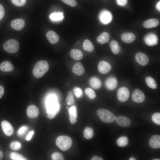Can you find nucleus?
<instances>
[{
  "label": "nucleus",
  "mask_w": 160,
  "mask_h": 160,
  "mask_svg": "<svg viewBox=\"0 0 160 160\" xmlns=\"http://www.w3.org/2000/svg\"><path fill=\"white\" fill-rule=\"evenodd\" d=\"M132 98L135 102L140 103L145 100V96L143 92L140 89H136L134 90L132 93Z\"/></svg>",
  "instance_id": "7"
},
{
  "label": "nucleus",
  "mask_w": 160,
  "mask_h": 160,
  "mask_svg": "<svg viewBox=\"0 0 160 160\" xmlns=\"http://www.w3.org/2000/svg\"><path fill=\"white\" fill-rule=\"evenodd\" d=\"M110 35L106 32L101 34L97 38V41L99 44H103L107 43L109 40Z\"/></svg>",
  "instance_id": "25"
},
{
  "label": "nucleus",
  "mask_w": 160,
  "mask_h": 160,
  "mask_svg": "<svg viewBox=\"0 0 160 160\" xmlns=\"http://www.w3.org/2000/svg\"><path fill=\"white\" fill-rule=\"evenodd\" d=\"M83 47L84 49L89 52H92L94 49V47L91 42L88 39H85L83 43Z\"/></svg>",
  "instance_id": "27"
},
{
  "label": "nucleus",
  "mask_w": 160,
  "mask_h": 160,
  "mask_svg": "<svg viewBox=\"0 0 160 160\" xmlns=\"http://www.w3.org/2000/svg\"><path fill=\"white\" fill-rule=\"evenodd\" d=\"M65 4L72 7H74L77 5L76 0H61Z\"/></svg>",
  "instance_id": "41"
},
{
  "label": "nucleus",
  "mask_w": 160,
  "mask_h": 160,
  "mask_svg": "<svg viewBox=\"0 0 160 160\" xmlns=\"http://www.w3.org/2000/svg\"><path fill=\"white\" fill-rule=\"evenodd\" d=\"M10 146V148L12 150H17L21 148V144L19 142L15 141L11 142Z\"/></svg>",
  "instance_id": "38"
},
{
  "label": "nucleus",
  "mask_w": 160,
  "mask_h": 160,
  "mask_svg": "<svg viewBox=\"0 0 160 160\" xmlns=\"http://www.w3.org/2000/svg\"><path fill=\"white\" fill-rule=\"evenodd\" d=\"M159 24V21L157 19L152 18L145 20L143 25L145 28H149L157 26Z\"/></svg>",
  "instance_id": "20"
},
{
  "label": "nucleus",
  "mask_w": 160,
  "mask_h": 160,
  "mask_svg": "<svg viewBox=\"0 0 160 160\" xmlns=\"http://www.w3.org/2000/svg\"><path fill=\"white\" fill-rule=\"evenodd\" d=\"M145 81L148 86L152 89L157 88V84L154 80L150 76H148L145 79Z\"/></svg>",
  "instance_id": "32"
},
{
  "label": "nucleus",
  "mask_w": 160,
  "mask_h": 160,
  "mask_svg": "<svg viewBox=\"0 0 160 160\" xmlns=\"http://www.w3.org/2000/svg\"><path fill=\"white\" fill-rule=\"evenodd\" d=\"M46 36L49 41L52 44L57 43L59 40L58 35L54 31H49L46 34Z\"/></svg>",
  "instance_id": "17"
},
{
  "label": "nucleus",
  "mask_w": 160,
  "mask_h": 160,
  "mask_svg": "<svg viewBox=\"0 0 160 160\" xmlns=\"http://www.w3.org/2000/svg\"><path fill=\"white\" fill-rule=\"evenodd\" d=\"M129 94V90L127 88L125 87H121L119 89L117 92L118 99L120 102H125L128 100Z\"/></svg>",
  "instance_id": "6"
},
{
  "label": "nucleus",
  "mask_w": 160,
  "mask_h": 160,
  "mask_svg": "<svg viewBox=\"0 0 160 160\" xmlns=\"http://www.w3.org/2000/svg\"><path fill=\"white\" fill-rule=\"evenodd\" d=\"M0 69L3 72H10L14 69L13 65L9 61H3L0 65Z\"/></svg>",
  "instance_id": "23"
},
{
  "label": "nucleus",
  "mask_w": 160,
  "mask_h": 160,
  "mask_svg": "<svg viewBox=\"0 0 160 160\" xmlns=\"http://www.w3.org/2000/svg\"><path fill=\"white\" fill-rule=\"evenodd\" d=\"M69 120L72 124H75L77 121V115L76 106L73 105L68 110Z\"/></svg>",
  "instance_id": "13"
},
{
  "label": "nucleus",
  "mask_w": 160,
  "mask_h": 160,
  "mask_svg": "<svg viewBox=\"0 0 160 160\" xmlns=\"http://www.w3.org/2000/svg\"><path fill=\"white\" fill-rule=\"evenodd\" d=\"M72 143L71 139L66 136H59L56 140V145L63 151H65L68 150L71 147Z\"/></svg>",
  "instance_id": "4"
},
{
  "label": "nucleus",
  "mask_w": 160,
  "mask_h": 160,
  "mask_svg": "<svg viewBox=\"0 0 160 160\" xmlns=\"http://www.w3.org/2000/svg\"><path fill=\"white\" fill-rule=\"evenodd\" d=\"M5 14V10L4 7L0 4V21L4 17Z\"/></svg>",
  "instance_id": "44"
},
{
  "label": "nucleus",
  "mask_w": 160,
  "mask_h": 160,
  "mask_svg": "<svg viewBox=\"0 0 160 160\" xmlns=\"http://www.w3.org/2000/svg\"><path fill=\"white\" fill-rule=\"evenodd\" d=\"M97 113L101 120L106 123H113L117 118L112 112L105 109H99Z\"/></svg>",
  "instance_id": "3"
},
{
  "label": "nucleus",
  "mask_w": 160,
  "mask_h": 160,
  "mask_svg": "<svg viewBox=\"0 0 160 160\" xmlns=\"http://www.w3.org/2000/svg\"><path fill=\"white\" fill-rule=\"evenodd\" d=\"M27 114L30 118H33L38 116L39 113V111L38 108L34 105L29 106L27 110Z\"/></svg>",
  "instance_id": "16"
},
{
  "label": "nucleus",
  "mask_w": 160,
  "mask_h": 160,
  "mask_svg": "<svg viewBox=\"0 0 160 160\" xmlns=\"http://www.w3.org/2000/svg\"><path fill=\"white\" fill-rule=\"evenodd\" d=\"M111 65L106 61H101L98 65V69L101 73L106 74L108 73L111 69Z\"/></svg>",
  "instance_id": "8"
},
{
  "label": "nucleus",
  "mask_w": 160,
  "mask_h": 160,
  "mask_svg": "<svg viewBox=\"0 0 160 160\" xmlns=\"http://www.w3.org/2000/svg\"><path fill=\"white\" fill-rule=\"evenodd\" d=\"M116 1L118 4L121 6H124L127 3V0H116Z\"/></svg>",
  "instance_id": "43"
},
{
  "label": "nucleus",
  "mask_w": 160,
  "mask_h": 160,
  "mask_svg": "<svg viewBox=\"0 0 160 160\" xmlns=\"http://www.w3.org/2000/svg\"><path fill=\"white\" fill-rule=\"evenodd\" d=\"M28 129V127L26 126H24L21 127L18 130V134L19 135H23L26 131Z\"/></svg>",
  "instance_id": "42"
},
{
  "label": "nucleus",
  "mask_w": 160,
  "mask_h": 160,
  "mask_svg": "<svg viewBox=\"0 0 160 160\" xmlns=\"http://www.w3.org/2000/svg\"><path fill=\"white\" fill-rule=\"evenodd\" d=\"M72 71L76 75L78 76L83 75L85 70L82 64L79 62H77L73 65Z\"/></svg>",
  "instance_id": "18"
},
{
  "label": "nucleus",
  "mask_w": 160,
  "mask_h": 160,
  "mask_svg": "<svg viewBox=\"0 0 160 160\" xmlns=\"http://www.w3.org/2000/svg\"><path fill=\"white\" fill-rule=\"evenodd\" d=\"M152 120L155 124L160 125V113L159 112L154 113L152 116Z\"/></svg>",
  "instance_id": "36"
},
{
  "label": "nucleus",
  "mask_w": 160,
  "mask_h": 160,
  "mask_svg": "<svg viewBox=\"0 0 160 160\" xmlns=\"http://www.w3.org/2000/svg\"><path fill=\"white\" fill-rule=\"evenodd\" d=\"M129 160H135V159L133 157H131L129 159Z\"/></svg>",
  "instance_id": "50"
},
{
  "label": "nucleus",
  "mask_w": 160,
  "mask_h": 160,
  "mask_svg": "<svg viewBox=\"0 0 160 160\" xmlns=\"http://www.w3.org/2000/svg\"><path fill=\"white\" fill-rule=\"evenodd\" d=\"M105 87L110 90L114 89L117 85V81L116 78L111 76L107 78L105 82Z\"/></svg>",
  "instance_id": "12"
},
{
  "label": "nucleus",
  "mask_w": 160,
  "mask_h": 160,
  "mask_svg": "<svg viewBox=\"0 0 160 160\" xmlns=\"http://www.w3.org/2000/svg\"><path fill=\"white\" fill-rule=\"evenodd\" d=\"M121 39L124 42L127 43H130L135 40V36L132 33L126 32L122 34Z\"/></svg>",
  "instance_id": "21"
},
{
  "label": "nucleus",
  "mask_w": 160,
  "mask_h": 160,
  "mask_svg": "<svg viewBox=\"0 0 160 160\" xmlns=\"http://www.w3.org/2000/svg\"><path fill=\"white\" fill-rule=\"evenodd\" d=\"M4 93V89L3 87L0 85V99L2 97Z\"/></svg>",
  "instance_id": "46"
},
{
  "label": "nucleus",
  "mask_w": 160,
  "mask_h": 160,
  "mask_svg": "<svg viewBox=\"0 0 160 160\" xmlns=\"http://www.w3.org/2000/svg\"><path fill=\"white\" fill-rule=\"evenodd\" d=\"M34 133L33 131H32L30 132L26 137V140H30L31 138L33 135Z\"/></svg>",
  "instance_id": "45"
},
{
  "label": "nucleus",
  "mask_w": 160,
  "mask_h": 160,
  "mask_svg": "<svg viewBox=\"0 0 160 160\" xmlns=\"http://www.w3.org/2000/svg\"><path fill=\"white\" fill-rule=\"evenodd\" d=\"M109 46L113 53L115 55L118 54L120 52V47L116 40L112 41L109 44Z\"/></svg>",
  "instance_id": "26"
},
{
  "label": "nucleus",
  "mask_w": 160,
  "mask_h": 160,
  "mask_svg": "<svg viewBox=\"0 0 160 160\" xmlns=\"http://www.w3.org/2000/svg\"><path fill=\"white\" fill-rule=\"evenodd\" d=\"M91 160H103V159L100 157L97 156H94L91 159Z\"/></svg>",
  "instance_id": "47"
},
{
  "label": "nucleus",
  "mask_w": 160,
  "mask_h": 160,
  "mask_svg": "<svg viewBox=\"0 0 160 160\" xmlns=\"http://www.w3.org/2000/svg\"><path fill=\"white\" fill-rule=\"evenodd\" d=\"M12 3L15 5L20 7L24 5L26 3V0H11Z\"/></svg>",
  "instance_id": "40"
},
{
  "label": "nucleus",
  "mask_w": 160,
  "mask_h": 160,
  "mask_svg": "<svg viewBox=\"0 0 160 160\" xmlns=\"http://www.w3.org/2000/svg\"><path fill=\"white\" fill-rule=\"evenodd\" d=\"M52 159V160H63L64 157L59 152H55L51 156Z\"/></svg>",
  "instance_id": "37"
},
{
  "label": "nucleus",
  "mask_w": 160,
  "mask_h": 160,
  "mask_svg": "<svg viewBox=\"0 0 160 160\" xmlns=\"http://www.w3.org/2000/svg\"><path fill=\"white\" fill-rule=\"evenodd\" d=\"M3 48L5 51L9 53H15L19 50V44L15 39H9L4 43Z\"/></svg>",
  "instance_id": "5"
},
{
  "label": "nucleus",
  "mask_w": 160,
  "mask_h": 160,
  "mask_svg": "<svg viewBox=\"0 0 160 160\" xmlns=\"http://www.w3.org/2000/svg\"><path fill=\"white\" fill-rule=\"evenodd\" d=\"M85 93L87 96L91 99L95 98L96 95L95 91L90 88H87L84 91Z\"/></svg>",
  "instance_id": "34"
},
{
  "label": "nucleus",
  "mask_w": 160,
  "mask_h": 160,
  "mask_svg": "<svg viewBox=\"0 0 160 160\" xmlns=\"http://www.w3.org/2000/svg\"><path fill=\"white\" fill-rule=\"evenodd\" d=\"M66 101L68 105H72L75 103L74 96L72 91L69 90L68 93Z\"/></svg>",
  "instance_id": "33"
},
{
  "label": "nucleus",
  "mask_w": 160,
  "mask_h": 160,
  "mask_svg": "<svg viewBox=\"0 0 160 160\" xmlns=\"http://www.w3.org/2000/svg\"><path fill=\"white\" fill-rule=\"evenodd\" d=\"M100 18L101 21L104 23L109 22L111 19V14L107 11H105L101 14Z\"/></svg>",
  "instance_id": "29"
},
{
  "label": "nucleus",
  "mask_w": 160,
  "mask_h": 160,
  "mask_svg": "<svg viewBox=\"0 0 160 160\" xmlns=\"http://www.w3.org/2000/svg\"><path fill=\"white\" fill-rule=\"evenodd\" d=\"M116 120L117 124L122 127H128L130 125L131 123L129 118L122 116L117 117Z\"/></svg>",
  "instance_id": "15"
},
{
  "label": "nucleus",
  "mask_w": 160,
  "mask_h": 160,
  "mask_svg": "<svg viewBox=\"0 0 160 160\" xmlns=\"http://www.w3.org/2000/svg\"><path fill=\"white\" fill-rule=\"evenodd\" d=\"M25 24L24 20L22 19H17L12 20L11 26L12 28L17 31L21 30Z\"/></svg>",
  "instance_id": "19"
},
{
  "label": "nucleus",
  "mask_w": 160,
  "mask_h": 160,
  "mask_svg": "<svg viewBox=\"0 0 160 160\" xmlns=\"http://www.w3.org/2000/svg\"><path fill=\"white\" fill-rule=\"evenodd\" d=\"M116 143L119 147H125L128 144V138L125 136L120 137L117 139Z\"/></svg>",
  "instance_id": "30"
},
{
  "label": "nucleus",
  "mask_w": 160,
  "mask_h": 160,
  "mask_svg": "<svg viewBox=\"0 0 160 160\" xmlns=\"http://www.w3.org/2000/svg\"><path fill=\"white\" fill-rule=\"evenodd\" d=\"M160 1H159L158 2V3L156 5V8L159 11H160Z\"/></svg>",
  "instance_id": "48"
},
{
  "label": "nucleus",
  "mask_w": 160,
  "mask_h": 160,
  "mask_svg": "<svg viewBox=\"0 0 160 160\" xmlns=\"http://www.w3.org/2000/svg\"><path fill=\"white\" fill-rule=\"evenodd\" d=\"M94 133L93 129L90 127H85L84 131V136L87 139L92 138L93 136Z\"/></svg>",
  "instance_id": "31"
},
{
  "label": "nucleus",
  "mask_w": 160,
  "mask_h": 160,
  "mask_svg": "<svg viewBox=\"0 0 160 160\" xmlns=\"http://www.w3.org/2000/svg\"><path fill=\"white\" fill-rule=\"evenodd\" d=\"M89 84L90 86L95 89H98L101 86L102 83L100 80L96 76L91 77L89 80Z\"/></svg>",
  "instance_id": "22"
},
{
  "label": "nucleus",
  "mask_w": 160,
  "mask_h": 160,
  "mask_svg": "<svg viewBox=\"0 0 160 160\" xmlns=\"http://www.w3.org/2000/svg\"><path fill=\"white\" fill-rule=\"evenodd\" d=\"M49 69L48 63L45 60H41L35 65L33 70V74L35 77L40 78L45 74Z\"/></svg>",
  "instance_id": "2"
},
{
  "label": "nucleus",
  "mask_w": 160,
  "mask_h": 160,
  "mask_svg": "<svg viewBox=\"0 0 160 160\" xmlns=\"http://www.w3.org/2000/svg\"><path fill=\"white\" fill-rule=\"evenodd\" d=\"M10 157L11 159L13 160H26L23 155L16 152H12L10 154Z\"/></svg>",
  "instance_id": "35"
},
{
  "label": "nucleus",
  "mask_w": 160,
  "mask_h": 160,
  "mask_svg": "<svg viewBox=\"0 0 160 160\" xmlns=\"http://www.w3.org/2000/svg\"><path fill=\"white\" fill-rule=\"evenodd\" d=\"M63 13L61 12H54L51 13L49 16V18L53 21H60L63 18Z\"/></svg>",
  "instance_id": "28"
},
{
  "label": "nucleus",
  "mask_w": 160,
  "mask_h": 160,
  "mask_svg": "<svg viewBox=\"0 0 160 160\" xmlns=\"http://www.w3.org/2000/svg\"><path fill=\"white\" fill-rule=\"evenodd\" d=\"M70 55L73 59L76 60H80L83 58L82 53L80 50L77 49H71L70 52Z\"/></svg>",
  "instance_id": "24"
},
{
  "label": "nucleus",
  "mask_w": 160,
  "mask_h": 160,
  "mask_svg": "<svg viewBox=\"0 0 160 160\" xmlns=\"http://www.w3.org/2000/svg\"><path fill=\"white\" fill-rule=\"evenodd\" d=\"M73 91L76 97L78 98L81 97L83 95V91L80 88L74 87L73 88Z\"/></svg>",
  "instance_id": "39"
},
{
  "label": "nucleus",
  "mask_w": 160,
  "mask_h": 160,
  "mask_svg": "<svg viewBox=\"0 0 160 160\" xmlns=\"http://www.w3.org/2000/svg\"><path fill=\"white\" fill-rule=\"evenodd\" d=\"M149 144L150 147L153 149L160 148V136L158 135L152 136L149 141Z\"/></svg>",
  "instance_id": "14"
},
{
  "label": "nucleus",
  "mask_w": 160,
  "mask_h": 160,
  "mask_svg": "<svg viewBox=\"0 0 160 160\" xmlns=\"http://www.w3.org/2000/svg\"><path fill=\"white\" fill-rule=\"evenodd\" d=\"M135 58L136 62L142 66H145L149 62V59L147 55L141 52L137 53L135 55Z\"/></svg>",
  "instance_id": "9"
},
{
  "label": "nucleus",
  "mask_w": 160,
  "mask_h": 160,
  "mask_svg": "<svg viewBox=\"0 0 160 160\" xmlns=\"http://www.w3.org/2000/svg\"><path fill=\"white\" fill-rule=\"evenodd\" d=\"M1 126L4 132L7 136H10L12 135L14 132V129L11 124L7 121H2L1 124Z\"/></svg>",
  "instance_id": "11"
},
{
  "label": "nucleus",
  "mask_w": 160,
  "mask_h": 160,
  "mask_svg": "<svg viewBox=\"0 0 160 160\" xmlns=\"http://www.w3.org/2000/svg\"><path fill=\"white\" fill-rule=\"evenodd\" d=\"M144 41L146 44L149 46L156 45L158 41V38L155 34L148 33L144 37Z\"/></svg>",
  "instance_id": "10"
},
{
  "label": "nucleus",
  "mask_w": 160,
  "mask_h": 160,
  "mask_svg": "<svg viewBox=\"0 0 160 160\" xmlns=\"http://www.w3.org/2000/svg\"><path fill=\"white\" fill-rule=\"evenodd\" d=\"M3 157V154L0 151V160H1Z\"/></svg>",
  "instance_id": "49"
},
{
  "label": "nucleus",
  "mask_w": 160,
  "mask_h": 160,
  "mask_svg": "<svg viewBox=\"0 0 160 160\" xmlns=\"http://www.w3.org/2000/svg\"><path fill=\"white\" fill-rule=\"evenodd\" d=\"M153 160H160L159 159H153Z\"/></svg>",
  "instance_id": "51"
},
{
  "label": "nucleus",
  "mask_w": 160,
  "mask_h": 160,
  "mask_svg": "<svg viewBox=\"0 0 160 160\" xmlns=\"http://www.w3.org/2000/svg\"><path fill=\"white\" fill-rule=\"evenodd\" d=\"M47 108L46 112L48 118H54L58 113L60 105L56 98L54 96L49 97L45 102Z\"/></svg>",
  "instance_id": "1"
}]
</instances>
